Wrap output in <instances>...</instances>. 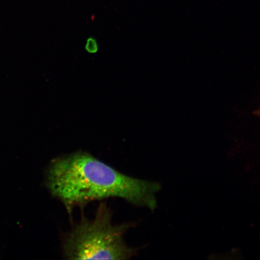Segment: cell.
I'll list each match as a JSON object with an SVG mask.
<instances>
[{
    "instance_id": "3",
    "label": "cell",
    "mask_w": 260,
    "mask_h": 260,
    "mask_svg": "<svg viewBox=\"0 0 260 260\" xmlns=\"http://www.w3.org/2000/svg\"><path fill=\"white\" fill-rule=\"evenodd\" d=\"M99 44L95 38L90 37L87 39L85 50L90 54H95L99 51Z\"/></svg>"
},
{
    "instance_id": "2",
    "label": "cell",
    "mask_w": 260,
    "mask_h": 260,
    "mask_svg": "<svg viewBox=\"0 0 260 260\" xmlns=\"http://www.w3.org/2000/svg\"><path fill=\"white\" fill-rule=\"evenodd\" d=\"M111 209L100 204L92 220L83 217L64 237L63 250L68 259H127L136 254L124 241L131 223L113 225Z\"/></svg>"
},
{
    "instance_id": "1",
    "label": "cell",
    "mask_w": 260,
    "mask_h": 260,
    "mask_svg": "<svg viewBox=\"0 0 260 260\" xmlns=\"http://www.w3.org/2000/svg\"><path fill=\"white\" fill-rule=\"evenodd\" d=\"M50 193L63 203L70 213L91 201L116 197L136 206L157 208L158 182L127 176L84 152L54 159L47 172Z\"/></svg>"
}]
</instances>
